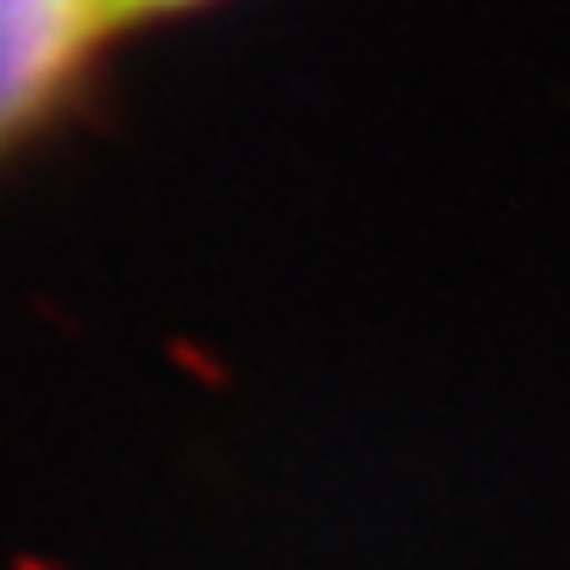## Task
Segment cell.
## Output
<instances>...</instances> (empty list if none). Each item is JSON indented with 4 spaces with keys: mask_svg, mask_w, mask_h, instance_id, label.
I'll use <instances>...</instances> for the list:
<instances>
[{
    "mask_svg": "<svg viewBox=\"0 0 570 570\" xmlns=\"http://www.w3.org/2000/svg\"><path fill=\"white\" fill-rule=\"evenodd\" d=\"M194 0H100V22L106 28H122V22H139V17H161V11H178Z\"/></svg>",
    "mask_w": 570,
    "mask_h": 570,
    "instance_id": "obj_2",
    "label": "cell"
},
{
    "mask_svg": "<svg viewBox=\"0 0 570 570\" xmlns=\"http://www.w3.org/2000/svg\"><path fill=\"white\" fill-rule=\"evenodd\" d=\"M95 33H106L100 0H0V150L39 117Z\"/></svg>",
    "mask_w": 570,
    "mask_h": 570,
    "instance_id": "obj_1",
    "label": "cell"
}]
</instances>
